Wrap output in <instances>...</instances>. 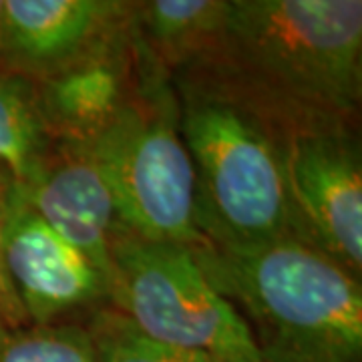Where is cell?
I'll return each mask as SVG.
<instances>
[{
    "instance_id": "5b68a950",
    "label": "cell",
    "mask_w": 362,
    "mask_h": 362,
    "mask_svg": "<svg viewBox=\"0 0 362 362\" xmlns=\"http://www.w3.org/2000/svg\"><path fill=\"white\" fill-rule=\"evenodd\" d=\"M107 300L159 342L221 362H262L244 318L209 284L189 246L143 240L117 226Z\"/></svg>"
},
{
    "instance_id": "6da1fadb",
    "label": "cell",
    "mask_w": 362,
    "mask_h": 362,
    "mask_svg": "<svg viewBox=\"0 0 362 362\" xmlns=\"http://www.w3.org/2000/svg\"><path fill=\"white\" fill-rule=\"evenodd\" d=\"M171 77L246 107L284 139L358 125L361 0H230L220 35Z\"/></svg>"
},
{
    "instance_id": "ac0fdd59",
    "label": "cell",
    "mask_w": 362,
    "mask_h": 362,
    "mask_svg": "<svg viewBox=\"0 0 362 362\" xmlns=\"http://www.w3.org/2000/svg\"><path fill=\"white\" fill-rule=\"evenodd\" d=\"M2 326H6V322H4V318H2V314H0V328H2Z\"/></svg>"
},
{
    "instance_id": "4fadbf2b",
    "label": "cell",
    "mask_w": 362,
    "mask_h": 362,
    "mask_svg": "<svg viewBox=\"0 0 362 362\" xmlns=\"http://www.w3.org/2000/svg\"><path fill=\"white\" fill-rule=\"evenodd\" d=\"M85 328L95 362H221L204 352L149 338L113 308H99Z\"/></svg>"
},
{
    "instance_id": "ba28073f",
    "label": "cell",
    "mask_w": 362,
    "mask_h": 362,
    "mask_svg": "<svg viewBox=\"0 0 362 362\" xmlns=\"http://www.w3.org/2000/svg\"><path fill=\"white\" fill-rule=\"evenodd\" d=\"M133 2L4 0L0 71L30 83L111 47L131 28Z\"/></svg>"
},
{
    "instance_id": "7a4b0ae2",
    "label": "cell",
    "mask_w": 362,
    "mask_h": 362,
    "mask_svg": "<svg viewBox=\"0 0 362 362\" xmlns=\"http://www.w3.org/2000/svg\"><path fill=\"white\" fill-rule=\"evenodd\" d=\"M244 318L262 362H362L361 278L298 238L250 250L192 247Z\"/></svg>"
},
{
    "instance_id": "2e32d148",
    "label": "cell",
    "mask_w": 362,
    "mask_h": 362,
    "mask_svg": "<svg viewBox=\"0 0 362 362\" xmlns=\"http://www.w3.org/2000/svg\"><path fill=\"white\" fill-rule=\"evenodd\" d=\"M13 177L0 168V223L4 220V214H6V207L11 202V194H13Z\"/></svg>"
},
{
    "instance_id": "8fae6325",
    "label": "cell",
    "mask_w": 362,
    "mask_h": 362,
    "mask_svg": "<svg viewBox=\"0 0 362 362\" xmlns=\"http://www.w3.org/2000/svg\"><path fill=\"white\" fill-rule=\"evenodd\" d=\"M228 11L230 0L133 2L131 23L145 52L171 77L207 51Z\"/></svg>"
},
{
    "instance_id": "52a82bcc",
    "label": "cell",
    "mask_w": 362,
    "mask_h": 362,
    "mask_svg": "<svg viewBox=\"0 0 362 362\" xmlns=\"http://www.w3.org/2000/svg\"><path fill=\"white\" fill-rule=\"evenodd\" d=\"M0 254L28 324H59L109 296L103 274L26 206L14 185L0 223Z\"/></svg>"
},
{
    "instance_id": "277c9868",
    "label": "cell",
    "mask_w": 362,
    "mask_h": 362,
    "mask_svg": "<svg viewBox=\"0 0 362 362\" xmlns=\"http://www.w3.org/2000/svg\"><path fill=\"white\" fill-rule=\"evenodd\" d=\"M137 47L129 99L85 147L111 192L119 228L151 242L204 246L194 221V168L180 133L177 93L139 40Z\"/></svg>"
},
{
    "instance_id": "7c38bea8",
    "label": "cell",
    "mask_w": 362,
    "mask_h": 362,
    "mask_svg": "<svg viewBox=\"0 0 362 362\" xmlns=\"http://www.w3.org/2000/svg\"><path fill=\"white\" fill-rule=\"evenodd\" d=\"M52 147L35 83L0 71V168L16 185H26L39 173Z\"/></svg>"
},
{
    "instance_id": "5bb4252c",
    "label": "cell",
    "mask_w": 362,
    "mask_h": 362,
    "mask_svg": "<svg viewBox=\"0 0 362 362\" xmlns=\"http://www.w3.org/2000/svg\"><path fill=\"white\" fill-rule=\"evenodd\" d=\"M0 362H95L85 326L71 322L0 328Z\"/></svg>"
},
{
    "instance_id": "8992f818",
    "label": "cell",
    "mask_w": 362,
    "mask_h": 362,
    "mask_svg": "<svg viewBox=\"0 0 362 362\" xmlns=\"http://www.w3.org/2000/svg\"><path fill=\"white\" fill-rule=\"evenodd\" d=\"M286 192L300 238L342 268L362 272V149L356 125L286 135Z\"/></svg>"
},
{
    "instance_id": "3957f363",
    "label": "cell",
    "mask_w": 362,
    "mask_h": 362,
    "mask_svg": "<svg viewBox=\"0 0 362 362\" xmlns=\"http://www.w3.org/2000/svg\"><path fill=\"white\" fill-rule=\"evenodd\" d=\"M171 81L194 168V221L206 244L250 250L302 240L286 192L282 137L218 90L183 77Z\"/></svg>"
},
{
    "instance_id": "30bf717a",
    "label": "cell",
    "mask_w": 362,
    "mask_h": 362,
    "mask_svg": "<svg viewBox=\"0 0 362 362\" xmlns=\"http://www.w3.org/2000/svg\"><path fill=\"white\" fill-rule=\"evenodd\" d=\"M139 47L131 28L111 47L35 83L45 127L54 143L89 145L129 99Z\"/></svg>"
},
{
    "instance_id": "9c48e42d",
    "label": "cell",
    "mask_w": 362,
    "mask_h": 362,
    "mask_svg": "<svg viewBox=\"0 0 362 362\" xmlns=\"http://www.w3.org/2000/svg\"><path fill=\"white\" fill-rule=\"evenodd\" d=\"M14 189L54 232L83 252L109 284L115 204L89 149L54 143L33 181L14 183Z\"/></svg>"
},
{
    "instance_id": "e0dca14e",
    "label": "cell",
    "mask_w": 362,
    "mask_h": 362,
    "mask_svg": "<svg viewBox=\"0 0 362 362\" xmlns=\"http://www.w3.org/2000/svg\"><path fill=\"white\" fill-rule=\"evenodd\" d=\"M2 18H4V0H0V47H2Z\"/></svg>"
},
{
    "instance_id": "9a60e30c",
    "label": "cell",
    "mask_w": 362,
    "mask_h": 362,
    "mask_svg": "<svg viewBox=\"0 0 362 362\" xmlns=\"http://www.w3.org/2000/svg\"><path fill=\"white\" fill-rule=\"evenodd\" d=\"M0 314L4 318L6 326L11 328H21V326H30L26 320L25 310L18 302V296L14 292L11 278L6 274L4 262H2V254H0Z\"/></svg>"
}]
</instances>
